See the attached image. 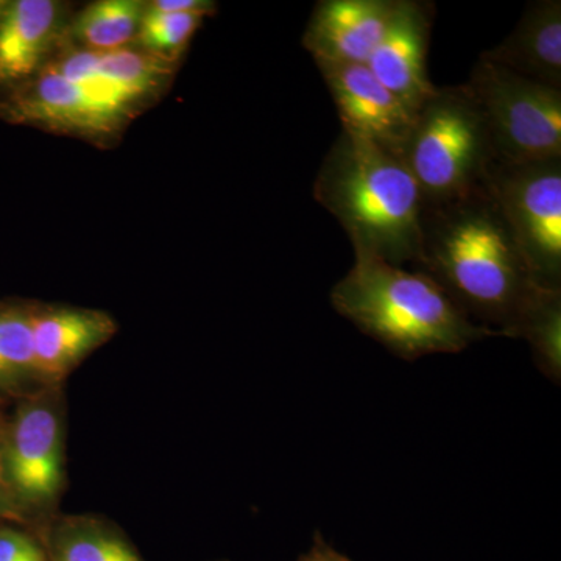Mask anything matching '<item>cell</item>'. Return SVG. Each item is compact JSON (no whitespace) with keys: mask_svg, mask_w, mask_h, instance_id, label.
<instances>
[{"mask_svg":"<svg viewBox=\"0 0 561 561\" xmlns=\"http://www.w3.org/2000/svg\"><path fill=\"white\" fill-rule=\"evenodd\" d=\"M415 271L426 273L468 319L516 337L546 289L531 275L500 208L485 190L424 210Z\"/></svg>","mask_w":561,"mask_h":561,"instance_id":"obj_1","label":"cell"},{"mask_svg":"<svg viewBox=\"0 0 561 561\" xmlns=\"http://www.w3.org/2000/svg\"><path fill=\"white\" fill-rule=\"evenodd\" d=\"M313 197L348 232L354 253L415 267L426 203L402 158L345 130L332 144Z\"/></svg>","mask_w":561,"mask_h":561,"instance_id":"obj_2","label":"cell"},{"mask_svg":"<svg viewBox=\"0 0 561 561\" xmlns=\"http://www.w3.org/2000/svg\"><path fill=\"white\" fill-rule=\"evenodd\" d=\"M331 305L357 330L404 360L460 353L493 337L468 319L426 273L405 271L364 253H354L353 267L332 287Z\"/></svg>","mask_w":561,"mask_h":561,"instance_id":"obj_3","label":"cell"},{"mask_svg":"<svg viewBox=\"0 0 561 561\" xmlns=\"http://www.w3.org/2000/svg\"><path fill=\"white\" fill-rule=\"evenodd\" d=\"M402 160L426 208L460 201L485 186L496 157L481 106L467 83L437 88L416 111Z\"/></svg>","mask_w":561,"mask_h":561,"instance_id":"obj_4","label":"cell"},{"mask_svg":"<svg viewBox=\"0 0 561 561\" xmlns=\"http://www.w3.org/2000/svg\"><path fill=\"white\" fill-rule=\"evenodd\" d=\"M0 456L21 524L38 534L57 515L65 489L62 387H44L16 401L0 427Z\"/></svg>","mask_w":561,"mask_h":561,"instance_id":"obj_5","label":"cell"},{"mask_svg":"<svg viewBox=\"0 0 561 561\" xmlns=\"http://www.w3.org/2000/svg\"><path fill=\"white\" fill-rule=\"evenodd\" d=\"M481 106L497 162L560 160L561 90L482 60L467 81Z\"/></svg>","mask_w":561,"mask_h":561,"instance_id":"obj_6","label":"cell"},{"mask_svg":"<svg viewBox=\"0 0 561 561\" xmlns=\"http://www.w3.org/2000/svg\"><path fill=\"white\" fill-rule=\"evenodd\" d=\"M485 190L534 278L546 289L561 290V158L522 164L494 161Z\"/></svg>","mask_w":561,"mask_h":561,"instance_id":"obj_7","label":"cell"},{"mask_svg":"<svg viewBox=\"0 0 561 561\" xmlns=\"http://www.w3.org/2000/svg\"><path fill=\"white\" fill-rule=\"evenodd\" d=\"M138 108L101 81L68 79L50 66H44L16 90L0 95V121L88 138L114 135Z\"/></svg>","mask_w":561,"mask_h":561,"instance_id":"obj_8","label":"cell"},{"mask_svg":"<svg viewBox=\"0 0 561 561\" xmlns=\"http://www.w3.org/2000/svg\"><path fill=\"white\" fill-rule=\"evenodd\" d=\"M317 66L334 99L342 130L402 158L416 113L387 90L367 65Z\"/></svg>","mask_w":561,"mask_h":561,"instance_id":"obj_9","label":"cell"},{"mask_svg":"<svg viewBox=\"0 0 561 561\" xmlns=\"http://www.w3.org/2000/svg\"><path fill=\"white\" fill-rule=\"evenodd\" d=\"M434 7L419 0H397L368 69L383 87L416 113L437 87L427 76V51Z\"/></svg>","mask_w":561,"mask_h":561,"instance_id":"obj_10","label":"cell"},{"mask_svg":"<svg viewBox=\"0 0 561 561\" xmlns=\"http://www.w3.org/2000/svg\"><path fill=\"white\" fill-rule=\"evenodd\" d=\"M116 332L113 317L99 309L32 302L33 360L41 389L62 387L70 373Z\"/></svg>","mask_w":561,"mask_h":561,"instance_id":"obj_11","label":"cell"},{"mask_svg":"<svg viewBox=\"0 0 561 561\" xmlns=\"http://www.w3.org/2000/svg\"><path fill=\"white\" fill-rule=\"evenodd\" d=\"M69 18L55 0H0V95L33 79L65 44Z\"/></svg>","mask_w":561,"mask_h":561,"instance_id":"obj_12","label":"cell"},{"mask_svg":"<svg viewBox=\"0 0 561 561\" xmlns=\"http://www.w3.org/2000/svg\"><path fill=\"white\" fill-rule=\"evenodd\" d=\"M397 0H320L302 35L317 65H367Z\"/></svg>","mask_w":561,"mask_h":561,"instance_id":"obj_13","label":"cell"},{"mask_svg":"<svg viewBox=\"0 0 561 561\" xmlns=\"http://www.w3.org/2000/svg\"><path fill=\"white\" fill-rule=\"evenodd\" d=\"M479 58L561 90L560 0L529 3L511 35Z\"/></svg>","mask_w":561,"mask_h":561,"instance_id":"obj_14","label":"cell"},{"mask_svg":"<svg viewBox=\"0 0 561 561\" xmlns=\"http://www.w3.org/2000/svg\"><path fill=\"white\" fill-rule=\"evenodd\" d=\"M49 561H147L130 538L95 515H55L38 531Z\"/></svg>","mask_w":561,"mask_h":561,"instance_id":"obj_15","label":"cell"},{"mask_svg":"<svg viewBox=\"0 0 561 561\" xmlns=\"http://www.w3.org/2000/svg\"><path fill=\"white\" fill-rule=\"evenodd\" d=\"M146 3L140 0H101L69 18L65 44L91 51L136 46Z\"/></svg>","mask_w":561,"mask_h":561,"instance_id":"obj_16","label":"cell"},{"mask_svg":"<svg viewBox=\"0 0 561 561\" xmlns=\"http://www.w3.org/2000/svg\"><path fill=\"white\" fill-rule=\"evenodd\" d=\"M33 360L32 301L0 300V400L39 390Z\"/></svg>","mask_w":561,"mask_h":561,"instance_id":"obj_17","label":"cell"},{"mask_svg":"<svg viewBox=\"0 0 561 561\" xmlns=\"http://www.w3.org/2000/svg\"><path fill=\"white\" fill-rule=\"evenodd\" d=\"M530 345L538 370L551 379L561 381V290H549L535 305L516 332Z\"/></svg>","mask_w":561,"mask_h":561,"instance_id":"obj_18","label":"cell"},{"mask_svg":"<svg viewBox=\"0 0 561 561\" xmlns=\"http://www.w3.org/2000/svg\"><path fill=\"white\" fill-rule=\"evenodd\" d=\"M216 11H157L146 3L136 46L161 60L175 62L186 50L203 21Z\"/></svg>","mask_w":561,"mask_h":561,"instance_id":"obj_19","label":"cell"},{"mask_svg":"<svg viewBox=\"0 0 561 561\" xmlns=\"http://www.w3.org/2000/svg\"><path fill=\"white\" fill-rule=\"evenodd\" d=\"M0 561H49L46 545L35 530L20 524H0Z\"/></svg>","mask_w":561,"mask_h":561,"instance_id":"obj_20","label":"cell"},{"mask_svg":"<svg viewBox=\"0 0 561 561\" xmlns=\"http://www.w3.org/2000/svg\"><path fill=\"white\" fill-rule=\"evenodd\" d=\"M298 561H354L345 553L339 552L334 546L324 540L323 535L320 531H316L313 535V541L311 548L306 553H302Z\"/></svg>","mask_w":561,"mask_h":561,"instance_id":"obj_21","label":"cell"},{"mask_svg":"<svg viewBox=\"0 0 561 561\" xmlns=\"http://www.w3.org/2000/svg\"><path fill=\"white\" fill-rule=\"evenodd\" d=\"M147 5L157 11H171V13L217 10L216 3L210 0H154V2H147Z\"/></svg>","mask_w":561,"mask_h":561,"instance_id":"obj_22","label":"cell"},{"mask_svg":"<svg viewBox=\"0 0 561 561\" xmlns=\"http://www.w3.org/2000/svg\"><path fill=\"white\" fill-rule=\"evenodd\" d=\"M21 524L13 501H11L9 486H7L5 474H3L2 456H0V524Z\"/></svg>","mask_w":561,"mask_h":561,"instance_id":"obj_23","label":"cell"},{"mask_svg":"<svg viewBox=\"0 0 561 561\" xmlns=\"http://www.w3.org/2000/svg\"><path fill=\"white\" fill-rule=\"evenodd\" d=\"M2 400H0V427H2L3 421H5L7 416L2 413Z\"/></svg>","mask_w":561,"mask_h":561,"instance_id":"obj_24","label":"cell"}]
</instances>
